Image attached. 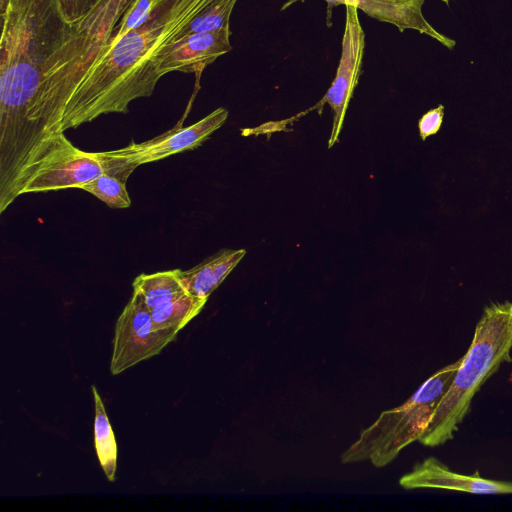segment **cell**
Returning <instances> with one entry per match:
<instances>
[{
  "mask_svg": "<svg viewBox=\"0 0 512 512\" xmlns=\"http://www.w3.org/2000/svg\"><path fill=\"white\" fill-rule=\"evenodd\" d=\"M228 118V110L220 107L187 127H174L150 140L131 142L111 151L95 152L104 173L126 182L140 165L162 160L182 151L194 149L206 141Z\"/></svg>",
  "mask_w": 512,
  "mask_h": 512,
  "instance_id": "5",
  "label": "cell"
},
{
  "mask_svg": "<svg viewBox=\"0 0 512 512\" xmlns=\"http://www.w3.org/2000/svg\"><path fill=\"white\" fill-rule=\"evenodd\" d=\"M511 352L512 302L491 303L484 307L470 346L418 441L437 447L452 440L482 385L501 364L512 362Z\"/></svg>",
  "mask_w": 512,
  "mask_h": 512,
  "instance_id": "3",
  "label": "cell"
},
{
  "mask_svg": "<svg viewBox=\"0 0 512 512\" xmlns=\"http://www.w3.org/2000/svg\"><path fill=\"white\" fill-rule=\"evenodd\" d=\"M180 269L140 274L133 281V290L143 298L149 310L159 304L187 294L179 277Z\"/></svg>",
  "mask_w": 512,
  "mask_h": 512,
  "instance_id": "13",
  "label": "cell"
},
{
  "mask_svg": "<svg viewBox=\"0 0 512 512\" xmlns=\"http://www.w3.org/2000/svg\"><path fill=\"white\" fill-rule=\"evenodd\" d=\"M125 183L110 174L103 173L82 185L80 189L96 196L111 208H128L131 200Z\"/></svg>",
  "mask_w": 512,
  "mask_h": 512,
  "instance_id": "17",
  "label": "cell"
},
{
  "mask_svg": "<svg viewBox=\"0 0 512 512\" xmlns=\"http://www.w3.org/2000/svg\"><path fill=\"white\" fill-rule=\"evenodd\" d=\"M245 254V249H223L191 269L180 270L181 283L188 294L207 300Z\"/></svg>",
  "mask_w": 512,
  "mask_h": 512,
  "instance_id": "12",
  "label": "cell"
},
{
  "mask_svg": "<svg viewBox=\"0 0 512 512\" xmlns=\"http://www.w3.org/2000/svg\"><path fill=\"white\" fill-rule=\"evenodd\" d=\"M213 1L162 0L142 24L116 42L107 41L68 102L62 131L101 115L127 113L132 101L151 96L160 79L153 57Z\"/></svg>",
  "mask_w": 512,
  "mask_h": 512,
  "instance_id": "2",
  "label": "cell"
},
{
  "mask_svg": "<svg viewBox=\"0 0 512 512\" xmlns=\"http://www.w3.org/2000/svg\"><path fill=\"white\" fill-rule=\"evenodd\" d=\"M441 1H443V2L448 4L450 0H441Z\"/></svg>",
  "mask_w": 512,
  "mask_h": 512,
  "instance_id": "22",
  "label": "cell"
},
{
  "mask_svg": "<svg viewBox=\"0 0 512 512\" xmlns=\"http://www.w3.org/2000/svg\"><path fill=\"white\" fill-rule=\"evenodd\" d=\"M98 0H59L62 13L71 24L81 21L95 6Z\"/></svg>",
  "mask_w": 512,
  "mask_h": 512,
  "instance_id": "19",
  "label": "cell"
},
{
  "mask_svg": "<svg viewBox=\"0 0 512 512\" xmlns=\"http://www.w3.org/2000/svg\"><path fill=\"white\" fill-rule=\"evenodd\" d=\"M176 337V334L155 328L149 308L142 296L133 290L115 324L110 361L112 375L160 354Z\"/></svg>",
  "mask_w": 512,
  "mask_h": 512,
  "instance_id": "6",
  "label": "cell"
},
{
  "mask_svg": "<svg viewBox=\"0 0 512 512\" xmlns=\"http://www.w3.org/2000/svg\"><path fill=\"white\" fill-rule=\"evenodd\" d=\"M104 173L95 152H85L70 146L45 160L29 179L22 191L47 192L68 188H81Z\"/></svg>",
  "mask_w": 512,
  "mask_h": 512,
  "instance_id": "9",
  "label": "cell"
},
{
  "mask_svg": "<svg viewBox=\"0 0 512 512\" xmlns=\"http://www.w3.org/2000/svg\"><path fill=\"white\" fill-rule=\"evenodd\" d=\"M10 0H0V16H4L8 10Z\"/></svg>",
  "mask_w": 512,
  "mask_h": 512,
  "instance_id": "21",
  "label": "cell"
},
{
  "mask_svg": "<svg viewBox=\"0 0 512 512\" xmlns=\"http://www.w3.org/2000/svg\"><path fill=\"white\" fill-rule=\"evenodd\" d=\"M1 21L0 154L20 159L32 151V118L43 89L63 81L111 27L98 9L67 22L59 0H10Z\"/></svg>",
  "mask_w": 512,
  "mask_h": 512,
  "instance_id": "1",
  "label": "cell"
},
{
  "mask_svg": "<svg viewBox=\"0 0 512 512\" xmlns=\"http://www.w3.org/2000/svg\"><path fill=\"white\" fill-rule=\"evenodd\" d=\"M306 0H288L281 11L286 10L297 2ZM327 3V25L331 26L332 10L338 5H353L366 15L396 26L400 32L413 29L426 34L449 49H453L456 42L434 29L422 14L425 0H325Z\"/></svg>",
  "mask_w": 512,
  "mask_h": 512,
  "instance_id": "11",
  "label": "cell"
},
{
  "mask_svg": "<svg viewBox=\"0 0 512 512\" xmlns=\"http://www.w3.org/2000/svg\"><path fill=\"white\" fill-rule=\"evenodd\" d=\"M206 301L187 293L157 305L150 310L155 328L177 335L189 321L199 314Z\"/></svg>",
  "mask_w": 512,
  "mask_h": 512,
  "instance_id": "14",
  "label": "cell"
},
{
  "mask_svg": "<svg viewBox=\"0 0 512 512\" xmlns=\"http://www.w3.org/2000/svg\"><path fill=\"white\" fill-rule=\"evenodd\" d=\"M364 51L365 32L359 20L358 9L353 5H346L341 56L335 78L321 100L310 109H317L320 113L323 105L328 104L333 112L329 148L338 141L342 130L350 99L361 74Z\"/></svg>",
  "mask_w": 512,
  "mask_h": 512,
  "instance_id": "7",
  "label": "cell"
},
{
  "mask_svg": "<svg viewBox=\"0 0 512 512\" xmlns=\"http://www.w3.org/2000/svg\"><path fill=\"white\" fill-rule=\"evenodd\" d=\"M160 1L162 0H130L108 42H116L128 31L142 24Z\"/></svg>",
  "mask_w": 512,
  "mask_h": 512,
  "instance_id": "18",
  "label": "cell"
},
{
  "mask_svg": "<svg viewBox=\"0 0 512 512\" xmlns=\"http://www.w3.org/2000/svg\"><path fill=\"white\" fill-rule=\"evenodd\" d=\"M462 358L432 374L403 404L383 411L340 455L341 462L370 461L377 468L390 464L426 429L451 384Z\"/></svg>",
  "mask_w": 512,
  "mask_h": 512,
  "instance_id": "4",
  "label": "cell"
},
{
  "mask_svg": "<svg viewBox=\"0 0 512 512\" xmlns=\"http://www.w3.org/2000/svg\"><path fill=\"white\" fill-rule=\"evenodd\" d=\"M230 36V28L184 35L164 45L151 64L159 78L170 72L194 73L198 89L204 69L231 51Z\"/></svg>",
  "mask_w": 512,
  "mask_h": 512,
  "instance_id": "8",
  "label": "cell"
},
{
  "mask_svg": "<svg viewBox=\"0 0 512 512\" xmlns=\"http://www.w3.org/2000/svg\"><path fill=\"white\" fill-rule=\"evenodd\" d=\"M237 1L214 0L182 29L177 38L194 32L230 28V17Z\"/></svg>",
  "mask_w": 512,
  "mask_h": 512,
  "instance_id": "16",
  "label": "cell"
},
{
  "mask_svg": "<svg viewBox=\"0 0 512 512\" xmlns=\"http://www.w3.org/2000/svg\"><path fill=\"white\" fill-rule=\"evenodd\" d=\"M95 404L94 444L98 460L107 479L115 480L117 468V445L105 411L103 401L95 386L91 387Z\"/></svg>",
  "mask_w": 512,
  "mask_h": 512,
  "instance_id": "15",
  "label": "cell"
},
{
  "mask_svg": "<svg viewBox=\"0 0 512 512\" xmlns=\"http://www.w3.org/2000/svg\"><path fill=\"white\" fill-rule=\"evenodd\" d=\"M399 484L407 490L443 489L482 495L512 494V481L483 478L478 472L474 475L460 474L432 456L416 463L409 473L399 479Z\"/></svg>",
  "mask_w": 512,
  "mask_h": 512,
  "instance_id": "10",
  "label": "cell"
},
{
  "mask_svg": "<svg viewBox=\"0 0 512 512\" xmlns=\"http://www.w3.org/2000/svg\"><path fill=\"white\" fill-rule=\"evenodd\" d=\"M444 106L439 105L426 112L418 121L419 134L422 140L428 136L436 134L443 121Z\"/></svg>",
  "mask_w": 512,
  "mask_h": 512,
  "instance_id": "20",
  "label": "cell"
}]
</instances>
